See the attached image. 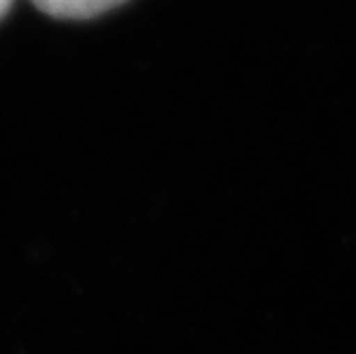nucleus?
<instances>
[{"label":"nucleus","mask_w":356,"mask_h":354,"mask_svg":"<svg viewBox=\"0 0 356 354\" xmlns=\"http://www.w3.org/2000/svg\"><path fill=\"white\" fill-rule=\"evenodd\" d=\"M122 3L126 0H32V5L43 13L64 19H90Z\"/></svg>","instance_id":"1"},{"label":"nucleus","mask_w":356,"mask_h":354,"mask_svg":"<svg viewBox=\"0 0 356 354\" xmlns=\"http://www.w3.org/2000/svg\"><path fill=\"white\" fill-rule=\"evenodd\" d=\"M11 5H13V0H0V17L11 9Z\"/></svg>","instance_id":"2"}]
</instances>
